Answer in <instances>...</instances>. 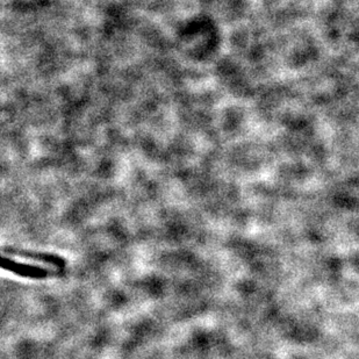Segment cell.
I'll list each match as a JSON object with an SVG mask.
<instances>
[{"label":"cell","instance_id":"6da1fadb","mask_svg":"<svg viewBox=\"0 0 359 359\" xmlns=\"http://www.w3.org/2000/svg\"><path fill=\"white\" fill-rule=\"evenodd\" d=\"M3 268L24 278L44 279L57 273L56 270H49V269L41 268L35 265L22 264L5 256L3 257Z\"/></svg>","mask_w":359,"mask_h":359}]
</instances>
